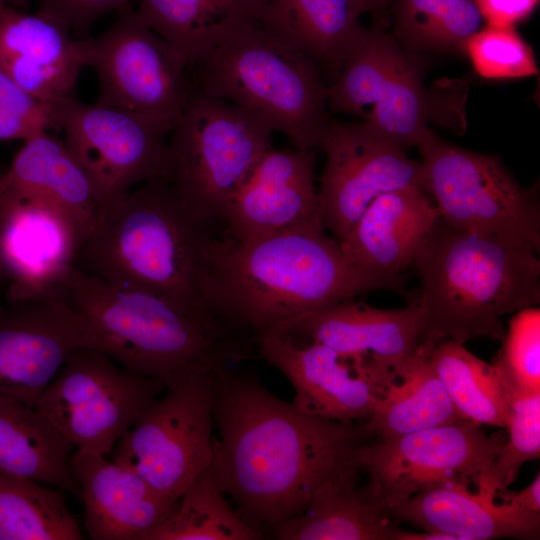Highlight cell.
<instances>
[{"instance_id": "ab89813d", "label": "cell", "mask_w": 540, "mask_h": 540, "mask_svg": "<svg viewBox=\"0 0 540 540\" xmlns=\"http://www.w3.org/2000/svg\"><path fill=\"white\" fill-rule=\"evenodd\" d=\"M476 3L486 25L515 27L534 12L539 0H476Z\"/></svg>"}, {"instance_id": "7bdbcfd3", "label": "cell", "mask_w": 540, "mask_h": 540, "mask_svg": "<svg viewBox=\"0 0 540 540\" xmlns=\"http://www.w3.org/2000/svg\"><path fill=\"white\" fill-rule=\"evenodd\" d=\"M389 0H351L354 12L360 16L367 12H376L382 9Z\"/></svg>"}, {"instance_id": "b9f144b4", "label": "cell", "mask_w": 540, "mask_h": 540, "mask_svg": "<svg viewBox=\"0 0 540 540\" xmlns=\"http://www.w3.org/2000/svg\"><path fill=\"white\" fill-rule=\"evenodd\" d=\"M497 498L524 508L532 512H540V475H536L533 482L520 492L507 491L506 488L498 491Z\"/></svg>"}, {"instance_id": "ba28073f", "label": "cell", "mask_w": 540, "mask_h": 540, "mask_svg": "<svg viewBox=\"0 0 540 540\" xmlns=\"http://www.w3.org/2000/svg\"><path fill=\"white\" fill-rule=\"evenodd\" d=\"M96 38L76 39L98 78L96 103L134 113L170 133L195 90L189 64L128 4Z\"/></svg>"}, {"instance_id": "52a82bcc", "label": "cell", "mask_w": 540, "mask_h": 540, "mask_svg": "<svg viewBox=\"0 0 540 540\" xmlns=\"http://www.w3.org/2000/svg\"><path fill=\"white\" fill-rule=\"evenodd\" d=\"M273 130L230 102L193 91L172 129L170 184L189 214L217 233L226 207L262 155Z\"/></svg>"}, {"instance_id": "4fadbf2b", "label": "cell", "mask_w": 540, "mask_h": 540, "mask_svg": "<svg viewBox=\"0 0 540 540\" xmlns=\"http://www.w3.org/2000/svg\"><path fill=\"white\" fill-rule=\"evenodd\" d=\"M49 103L55 128L92 185L98 214L136 183L170 180L168 132L134 113L70 96Z\"/></svg>"}, {"instance_id": "60d3db41", "label": "cell", "mask_w": 540, "mask_h": 540, "mask_svg": "<svg viewBox=\"0 0 540 540\" xmlns=\"http://www.w3.org/2000/svg\"><path fill=\"white\" fill-rule=\"evenodd\" d=\"M44 131L38 124L0 108V141H26Z\"/></svg>"}, {"instance_id": "30bf717a", "label": "cell", "mask_w": 540, "mask_h": 540, "mask_svg": "<svg viewBox=\"0 0 540 540\" xmlns=\"http://www.w3.org/2000/svg\"><path fill=\"white\" fill-rule=\"evenodd\" d=\"M506 436L459 420L396 437L363 442L350 460L390 510L409 497L451 483L491 491L488 477Z\"/></svg>"}, {"instance_id": "3957f363", "label": "cell", "mask_w": 540, "mask_h": 540, "mask_svg": "<svg viewBox=\"0 0 540 540\" xmlns=\"http://www.w3.org/2000/svg\"><path fill=\"white\" fill-rule=\"evenodd\" d=\"M539 252L523 241L455 228L438 216L412 262L421 283L422 350L443 339L501 342V318L540 302Z\"/></svg>"}, {"instance_id": "cb8c5ba5", "label": "cell", "mask_w": 540, "mask_h": 540, "mask_svg": "<svg viewBox=\"0 0 540 540\" xmlns=\"http://www.w3.org/2000/svg\"><path fill=\"white\" fill-rule=\"evenodd\" d=\"M438 216L425 189L388 192L367 207L340 245L362 270L400 277V272L412 264Z\"/></svg>"}, {"instance_id": "8fae6325", "label": "cell", "mask_w": 540, "mask_h": 540, "mask_svg": "<svg viewBox=\"0 0 540 540\" xmlns=\"http://www.w3.org/2000/svg\"><path fill=\"white\" fill-rule=\"evenodd\" d=\"M166 385L132 374L104 352L81 346L67 358L35 408L76 449H114Z\"/></svg>"}, {"instance_id": "603a6c76", "label": "cell", "mask_w": 540, "mask_h": 540, "mask_svg": "<svg viewBox=\"0 0 540 540\" xmlns=\"http://www.w3.org/2000/svg\"><path fill=\"white\" fill-rule=\"evenodd\" d=\"M83 67L76 39L63 25L8 6L0 12V68L34 97H69Z\"/></svg>"}, {"instance_id": "ee69618b", "label": "cell", "mask_w": 540, "mask_h": 540, "mask_svg": "<svg viewBox=\"0 0 540 540\" xmlns=\"http://www.w3.org/2000/svg\"><path fill=\"white\" fill-rule=\"evenodd\" d=\"M4 286V282H3V277H2V274H1V270H0V292H1V289L2 287ZM3 308V306L0 304V310Z\"/></svg>"}, {"instance_id": "44dd1931", "label": "cell", "mask_w": 540, "mask_h": 540, "mask_svg": "<svg viewBox=\"0 0 540 540\" xmlns=\"http://www.w3.org/2000/svg\"><path fill=\"white\" fill-rule=\"evenodd\" d=\"M70 464L93 540H146L176 508L135 470L106 455L76 449Z\"/></svg>"}, {"instance_id": "6da1fadb", "label": "cell", "mask_w": 540, "mask_h": 540, "mask_svg": "<svg viewBox=\"0 0 540 540\" xmlns=\"http://www.w3.org/2000/svg\"><path fill=\"white\" fill-rule=\"evenodd\" d=\"M213 381L218 438L210 468L259 531L302 513L323 479L368 437L361 427L302 412L253 374L223 367Z\"/></svg>"}, {"instance_id": "f35d334b", "label": "cell", "mask_w": 540, "mask_h": 540, "mask_svg": "<svg viewBox=\"0 0 540 540\" xmlns=\"http://www.w3.org/2000/svg\"><path fill=\"white\" fill-rule=\"evenodd\" d=\"M0 108L28 119L46 131L52 128L56 129L50 103L25 91L1 68Z\"/></svg>"}, {"instance_id": "9c48e42d", "label": "cell", "mask_w": 540, "mask_h": 540, "mask_svg": "<svg viewBox=\"0 0 540 540\" xmlns=\"http://www.w3.org/2000/svg\"><path fill=\"white\" fill-rule=\"evenodd\" d=\"M424 186L448 225L523 241L540 251V205L496 155L442 140L431 129L417 145Z\"/></svg>"}, {"instance_id": "f6af8a7d", "label": "cell", "mask_w": 540, "mask_h": 540, "mask_svg": "<svg viewBox=\"0 0 540 540\" xmlns=\"http://www.w3.org/2000/svg\"><path fill=\"white\" fill-rule=\"evenodd\" d=\"M7 7L6 0H0V12Z\"/></svg>"}, {"instance_id": "ac0fdd59", "label": "cell", "mask_w": 540, "mask_h": 540, "mask_svg": "<svg viewBox=\"0 0 540 540\" xmlns=\"http://www.w3.org/2000/svg\"><path fill=\"white\" fill-rule=\"evenodd\" d=\"M78 315L58 299L0 310V400L35 406L68 356L86 346Z\"/></svg>"}, {"instance_id": "e575fe53", "label": "cell", "mask_w": 540, "mask_h": 540, "mask_svg": "<svg viewBox=\"0 0 540 540\" xmlns=\"http://www.w3.org/2000/svg\"><path fill=\"white\" fill-rule=\"evenodd\" d=\"M507 395L508 437L488 477V486L496 494L515 481L525 462L540 455V392L512 391Z\"/></svg>"}, {"instance_id": "f1b7e54d", "label": "cell", "mask_w": 540, "mask_h": 540, "mask_svg": "<svg viewBox=\"0 0 540 540\" xmlns=\"http://www.w3.org/2000/svg\"><path fill=\"white\" fill-rule=\"evenodd\" d=\"M73 448L35 407L0 400V472L79 493Z\"/></svg>"}, {"instance_id": "ffe728a7", "label": "cell", "mask_w": 540, "mask_h": 540, "mask_svg": "<svg viewBox=\"0 0 540 540\" xmlns=\"http://www.w3.org/2000/svg\"><path fill=\"white\" fill-rule=\"evenodd\" d=\"M260 356L295 390L292 404L312 416L350 424L367 420L383 398L341 354L320 343L268 331L255 341Z\"/></svg>"}, {"instance_id": "7c38bea8", "label": "cell", "mask_w": 540, "mask_h": 540, "mask_svg": "<svg viewBox=\"0 0 540 540\" xmlns=\"http://www.w3.org/2000/svg\"><path fill=\"white\" fill-rule=\"evenodd\" d=\"M213 376H190L155 399L114 447L113 461L173 503L213 461Z\"/></svg>"}, {"instance_id": "4316f807", "label": "cell", "mask_w": 540, "mask_h": 540, "mask_svg": "<svg viewBox=\"0 0 540 540\" xmlns=\"http://www.w3.org/2000/svg\"><path fill=\"white\" fill-rule=\"evenodd\" d=\"M275 0H140L136 13L191 66L244 23L270 24Z\"/></svg>"}, {"instance_id": "5bb4252c", "label": "cell", "mask_w": 540, "mask_h": 540, "mask_svg": "<svg viewBox=\"0 0 540 540\" xmlns=\"http://www.w3.org/2000/svg\"><path fill=\"white\" fill-rule=\"evenodd\" d=\"M424 59L380 27L368 29L335 80L327 86L332 111L364 119L402 149L417 146L430 129Z\"/></svg>"}, {"instance_id": "83f0119b", "label": "cell", "mask_w": 540, "mask_h": 540, "mask_svg": "<svg viewBox=\"0 0 540 540\" xmlns=\"http://www.w3.org/2000/svg\"><path fill=\"white\" fill-rule=\"evenodd\" d=\"M333 82L368 29L351 0H275L268 24Z\"/></svg>"}, {"instance_id": "2e32d148", "label": "cell", "mask_w": 540, "mask_h": 540, "mask_svg": "<svg viewBox=\"0 0 540 540\" xmlns=\"http://www.w3.org/2000/svg\"><path fill=\"white\" fill-rule=\"evenodd\" d=\"M269 331L330 347L384 397L421 344L422 313L417 301L398 309H381L349 299L302 314Z\"/></svg>"}, {"instance_id": "7402d4cb", "label": "cell", "mask_w": 540, "mask_h": 540, "mask_svg": "<svg viewBox=\"0 0 540 540\" xmlns=\"http://www.w3.org/2000/svg\"><path fill=\"white\" fill-rule=\"evenodd\" d=\"M397 521L454 540L538 539L540 512L500 501L493 493L451 483L417 493L390 509Z\"/></svg>"}, {"instance_id": "e0dca14e", "label": "cell", "mask_w": 540, "mask_h": 540, "mask_svg": "<svg viewBox=\"0 0 540 540\" xmlns=\"http://www.w3.org/2000/svg\"><path fill=\"white\" fill-rule=\"evenodd\" d=\"M81 244L74 224L51 201L0 193V270L8 305L54 299Z\"/></svg>"}, {"instance_id": "74e56055", "label": "cell", "mask_w": 540, "mask_h": 540, "mask_svg": "<svg viewBox=\"0 0 540 540\" xmlns=\"http://www.w3.org/2000/svg\"><path fill=\"white\" fill-rule=\"evenodd\" d=\"M39 14L63 25L77 39L84 38L90 26L101 16L119 10L130 0H37Z\"/></svg>"}, {"instance_id": "8d00e7d4", "label": "cell", "mask_w": 540, "mask_h": 540, "mask_svg": "<svg viewBox=\"0 0 540 540\" xmlns=\"http://www.w3.org/2000/svg\"><path fill=\"white\" fill-rule=\"evenodd\" d=\"M465 55L477 74L486 79L525 78L538 73L532 48L514 27H481L468 40Z\"/></svg>"}, {"instance_id": "5b68a950", "label": "cell", "mask_w": 540, "mask_h": 540, "mask_svg": "<svg viewBox=\"0 0 540 540\" xmlns=\"http://www.w3.org/2000/svg\"><path fill=\"white\" fill-rule=\"evenodd\" d=\"M212 235L168 180L152 179L99 212L75 266L113 287L149 292L183 310L213 316L202 297Z\"/></svg>"}, {"instance_id": "836d02e7", "label": "cell", "mask_w": 540, "mask_h": 540, "mask_svg": "<svg viewBox=\"0 0 540 540\" xmlns=\"http://www.w3.org/2000/svg\"><path fill=\"white\" fill-rule=\"evenodd\" d=\"M262 536L226 501L211 468L183 492L173 513L146 540H256Z\"/></svg>"}, {"instance_id": "484cf974", "label": "cell", "mask_w": 540, "mask_h": 540, "mask_svg": "<svg viewBox=\"0 0 540 540\" xmlns=\"http://www.w3.org/2000/svg\"><path fill=\"white\" fill-rule=\"evenodd\" d=\"M0 193L33 194L51 201L74 224L82 244L97 223L98 206L84 169L65 142L47 131L25 141L0 175Z\"/></svg>"}, {"instance_id": "277c9868", "label": "cell", "mask_w": 540, "mask_h": 540, "mask_svg": "<svg viewBox=\"0 0 540 540\" xmlns=\"http://www.w3.org/2000/svg\"><path fill=\"white\" fill-rule=\"evenodd\" d=\"M54 299L78 315L86 346L132 374L162 381L168 390L190 376L215 373L243 351L215 317L149 292L113 287L75 265Z\"/></svg>"}, {"instance_id": "d6a6232c", "label": "cell", "mask_w": 540, "mask_h": 540, "mask_svg": "<svg viewBox=\"0 0 540 540\" xmlns=\"http://www.w3.org/2000/svg\"><path fill=\"white\" fill-rule=\"evenodd\" d=\"M391 34L413 52L465 54L468 40L482 27L476 0H395Z\"/></svg>"}, {"instance_id": "1f68e13d", "label": "cell", "mask_w": 540, "mask_h": 540, "mask_svg": "<svg viewBox=\"0 0 540 540\" xmlns=\"http://www.w3.org/2000/svg\"><path fill=\"white\" fill-rule=\"evenodd\" d=\"M63 490L0 472V540H80Z\"/></svg>"}, {"instance_id": "d6986e66", "label": "cell", "mask_w": 540, "mask_h": 540, "mask_svg": "<svg viewBox=\"0 0 540 540\" xmlns=\"http://www.w3.org/2000/svg\"><path fill=\"white\" fill-rule=\"evenodd\" d=\"M311 150L268 149L232 195L221 234L252 240L280 232L324 229Z\"/></svg>"}, {"instance_id": "8992f818", "label": "cell", "mask_w": 540, "mask_h": 540, "mask_svg": "<svg viewBox=\"0 0 540 540\" xmlns=\"http://www.w3.org/2000/svg\"><path fill=\"white\" fill-rule=\"evenodd\" d=\"M195 88L258 116L295 148L319 146L327 85L316 65L265 22L244 23L191 64Z\"/></svg>"}, {"instance_id": "f546056e", "label": "cell", "mask_w": 540, "mask_h": 540, "mask_svg": "<svg viewBox=\"0 0 540 540\" xmlns=\"http://www.w3.org/2000/svg\"><path fill=\"white\" fill-rule=\"evenodd\" d=\"M459 420L428 354L419 347L361 428L367 436L385 439Z\"/></svg>"}, {"instance_id": "4dcf8cb0", "label": "cell", "mask_w": 540, "mask_h": 540, "mask_svg": "<svg viewBox=\"0 0 540 540\" xmlns=\"http://www.w3.org/2000/svg\"><path fill=\"white\" fill-rule=\"evenodd\" d=\"M427 354L462 419L507 428L508 395L493 363L450 339L439 341Z\"/></svg>"}, {"instance_id": "9a60e30c", "label": "cell", "mask_w": 540, "mask_h": 540, "mask_svg": "<svg viewBox=\"0 0 540 540\" xmlns=\"http://www.w3.org/2000/svg\"><path fill=\"white\" fill-rule=\"evenodd\" d=\"M325 152L318 194L324 228L343 242L367 207L380 195L422 188L421 161L366 122L328 120L319 142Z\"/></svg>"}, {"instance_id": "7a4b0ae2", "label": "cell", "mask_w": 540, "mask_h": 540, "mask_svg": "<svg viewBox=\"0 0 540 540\" xmlns=\"http://www.w3.org/2000/svg\"><path fill=\"white\" fill-rule=\"evenodd\" d=\"M402 292V277L356 266L323 229L303 228L252 239L213 234L206 245L202 297L206 309L239 341L302 314L362 293Z\"/></svg>"}, {"instance_id": "d4e9b609", "label": "cell", "mask_w": 540, "mask_h": 540, "mask_svg": "<svg viewBox=\"0 0 540 540\" xmlns=\"http://www.w3.org/2000/svg\"><path fill=\"white\" fill-rule=\"evenodd\" d=\"M350 454L319 484L302 513L274 528L280 540H395L390 510L366 483Z\"/></svg>"}, {"instance_id": "d590c367", "label": "cell", "mask_w": 540, "mask_h": 540, "mask_svg": "<svg viewBox=\"0 0 540 540\" xmlns=\"http://www.w3.org/2000/svg\"><path fill=\"white\" fill-rule=\"evenodd\" d=\"M493 362L507 392H540V309L514 313Z\"/></svg>"}]
</instances>
